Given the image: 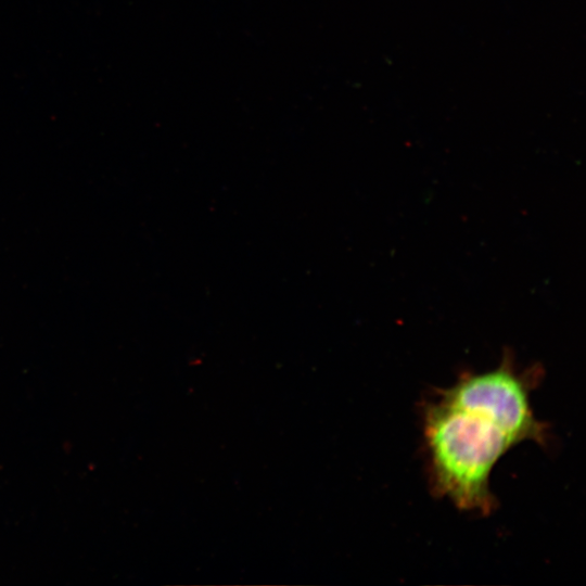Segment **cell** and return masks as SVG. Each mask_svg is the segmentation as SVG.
I'll return each mask as SVG.
<instances>
[{
    "mask_svg": "<svg viewBox=\"0 0 586 586\" xmlns=\"http://www.w3.org/2000/svg\"><path fill=\"white\" fill-rule=\"evenodd\" d=\"M432 491L456 508L488 515L497 507L491 473L514 441L487 416L435 396L423 407Z\"/></svg>",
    "mask_w": 586,
    "mask_h": 586,
    "instance_id": "obj_1",
    "label": "cell"
},
{
    "mask_svg": "<svg viewBox=\"0 0 586 586\" xmlns=\"http://www.w3.org/2000/svg\"><path fill=\"white\" fill-rule=\"evenodd\" d=\"M542 378L543 368L538 364L519 370L513 352L506 348L496 368L481 373H463L455 384L437 390L435 396L487 416L515 444L532 441L546 446L547 428L535 418L530 402L531 392Z\"/></svg>",
    "mask_w": 586,
    "mask_h": 586,
    "instance_id": "obj_2",
    "label": "cell"
}]
</instances>
